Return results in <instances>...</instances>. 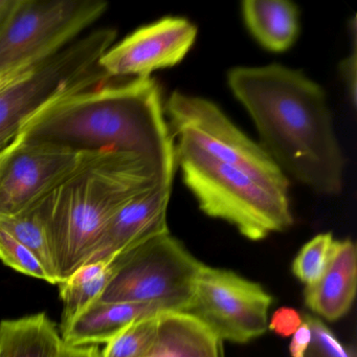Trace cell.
<instances>
[{
	"instance_id": "cell-3",
	"label": "cell",
	"mask_w": 357,
	"mask_h": 357,
	"mask_svg": "<svg viewBox=\"0 0 357 357\" xmlns=\"http://www.w3.org/2000/svg\"><path fill=\"white\" fill-rule=\"evenodd\" d=\"M158 183L173 181L165 179L155 165L144 156L104 152L37 204L59 283L89 262L116 212Z\"/></svg>"
},
{
	"instance_id": "cell-16",
	"label": "cell",
	"mask_w": 357,
	"mask_h": 357,
	"mask_svg": "<svg viewBox=\"0 0 357 357\" xmlns=\"http://www.w3.org/2000/svg\"><path fill=\"white\" fill-rule=\"evenodd\" d=\"M242 15L250 34L273 53L288 51L300 33V14L287 0H245Z\"/></svg>"
},
{
	"instance_id": "cell-25",
	"label": "cell",
	"mask_w": 357,
	"mask_h": 357,
	"mask_svg": "<svg viewBox=\"0 0 357 357\" xmlns=\"http://www.w3.org/2000/svg\"><path fill=\"white\" fill-rule=\"evenodd\" d=\"M340 74L342 76L344 84L347 86V91L349 93V99L352 103L353 108L356 107V83H357V56L356 45H353L352 54L344 58L340 62Z\"/></svg>"
},
{
	"instance_id": "cell-14",
	"label": "cell",
	"mask_w": 357,
	"mask_h": 357,
	"mask_svg": "<svg viewBox=\"0 0 357 357\" xmlns=\"http://www.w3.org/2000/svg\"><path fill=\"white\" fill-rule=\"evenodd\" d=\"M148 303H105L97 301L62 330V340L70 346L107 344L133 321L164 313Z\"/></svg>"
},
{
	"instance_id": "cell-19",
	"label": "cell",
	"mask_w": 357,
	"mask_h": 357,
	"mask_svg": "<svg viewBox=\"0 0 357 357\" xmlns=\"http://www.w3.org/2000/svg\"><path fill=\"white\" fill-rule=\"evenodd\" d=\"M0 229L13 236L38 258L49 275L50 283H59L49 236L37 206L16 216L0 218Z\"/></svg>"
},
{
	"instance_id": "cell-28",
	"label": "cell",
	"mask_w": 357,
	"mask_h": 357,
	"mask_svg": "<svg viewBox=\"0 0 357 357\" xmlns=\"http://www.w3.org/2000/svg\"><path fill=\"white\" fill-rule=\"evenodd\" d=\"M18 3L20 0H0V32L11 20Z\"/></svg>"
},
{
	"instance_id": "cell-11",
	"label": "cell",
	"mask_w": 357,
	"mask_h": 357,
	"mask_svg": "<svg viewBox=\"0 0 357 357\" xmlns=\"http://www.w3.org/2000/svg\"><path fill=\"white\" fill-rule=\"evenodd\" d=\"M196 37L197 28L185 18H162L112 45L99 66L110 78H149L155 70L183 61Z\"/></svg>"
},
{
	"instance_id": "cell-12",
	"label": "cell",
	"mask_w": 357,
	"mask_h": 357,
	"mask_svg": "<svg viewBox=\"0 0 357 357\" xmlns=\"http://www.w3.org/2000/svg\"><path fill=\"white\" fill-rule=\"evenodd\" d=\"M172 188L173 183H158L127 202L106 225L86 264L112 260L150 238L168 233Z\"/></svg>"
},
{
	"instance_id": "cell-13",
	"label": "cell",
	"mask_w": 357,
	"mask_h": 357,
	"mask_svg": "<svg viewBox=\"0 0 357 357\" xmlns=\"http://www.w3.org/2000/svg\"><path fill=\"white\" fill-rule=\"evenodd\" d=\"M356 284L354 242L350 239L334 240L325 273L317 283L305 287V304L326 321H337L350 310L356 294Z\"/></svg>"
},
{
	"instance_id": "cell-24",
	"label": "cell",
	"mask_w": 357,
	"mask_h": 357,
	"mask_svg": "<svg viewBox=\"0 0 357 357\" xmlns=\"http://www.w3.org/2000/svg\"><path fill=\"white\" fill-rule=\"evenodd\" d=\"M303 323L302 314L290 307H281L271 315L268 321V329L282 337L294 335Z\"/></svg>"
},
{
	"instance_id": "cell-22",
	"label": "cell",
	"mask_w": 357,
	"mask_h": 357,
	"mask_svg": "<svg viewBox=\"0 0 357 357\" xmlns=\"http://www.w3.org/2000/svg\"><path fill=\"white\" fill-rule=\"evenodd\" d=\"M0 260L18 273L50 283L49 275L38 258L3 229H0Z\"/></svg>"
},
{
	"instance_id": "cell-8",
	"label": "cell",
	"mask_w": 357,
	"mask_h": 357,
	"mask_svg": "<svg viewBox=\"0 0 357 357\" xmlns=\"http://www.w3.org/2000/svg\"><path fill=\"white\" fill-rule=\"evenodd\" d=\"M173 137L197 148L217 162L235 167L283 193L288 177L259 144L246 137L208 100L174 91L165 103Z\"/></svg>"
},
{
	"instance_id": "cell-23",
	"label": "cell",
	"mask_w": 357,
	"mask_h": 357,
	"mask_svg": "<svg viewBox=\"0 0 357 357\" xmlns=\"http://www.w3.org/2000/svg\"><path fill=\"white\" fill-rule=\"evenodd\" d=\"M302 317L312 331V340L304 357H355L354 352L319 317L310 313H303Z\"/></svg>"
},
{
	"instance_id": "cell-21",
	"label": "cell",
	"mask_w": 357,
	"mask_h": 357,
	"mask_svg": "<svg viewBox=\"0 0 357 357\" xmlns=\"http://www.w3.org/2000/svg\"><path fill=\"white\" fill-rule=\"evenodd\" d=\"M334 238L331 233L319 234L307 242L292 263V273L306 286L321 279L331 257Z\"/></svg>"
},
{
	"instance_id": "cell-26",
	"label": "cell",
	"mask_w": 357,
	"mask_h": 357,
	"mask_svg": "<svg viewBox=\"0 0 357 357\" xmlns=\"http://www.w3.org/2000/svg\"><path fill=\"white\" fill-rule=\"evenodd\" d=\"M311 340H312V331L310 326L303 319V323L294 332L290 342L289 352L291 357H304L310 346Z\"/></svg>"
},
{
	"instance_id": "cell-7",
	"label": "cell",
	"mask_w": 357,
	"mask_h": 357,
	"mask_svg": "<svg viewBox=\"0 0 357 357\" xmlns=\"http://www.w3.org/2000/svg\"><path fill=\"white\" fill-rule=\"evenodd\" d=\"M107 8L101 0H20L0 32V89L76 40Z\"/></svg>"
},
{
	"instance_id": "cell-20",
	"label": "cell",
	"mask_w": 357,
	"mask_h": 357,
	"mask_svg": "<svg viewBox=\"0 0 357 357\" xmlns=\"http://www.w3.org/2000/svg\"><path fill=\"white\" fill-rule=\"evenodd\" d=\"M162 314V313H160ZM133 321L101 351L102 357H147L155 344L160 315Z\"/></svg>"
},
{
	"instance_id": "cell-17",
	"label": "cell",
	"mask_w": 357,
	"mask_h": 357,
	"mask_svg": "<svg viewBox=\"0 0 357 357\" xmlns=\"http://www.w3.org/2000/svg\"><path fill=\"white\" fill-rule=\"evenodd\" d=\"M60 330L45 313L0 321V357H59Z\"/></svg>"
},
{
	"instance_id": "cell-1",
	"label": "cell",
	"mask_w": 357,
	"mask_h": 357,
	"mask_svg": "<svg viewBox=\"0 0 357 357\" xmlns=\"http://www.w3.org/2000/svg\"><path fill=\"white\" fill-rule=\"evenodd\" d=\"M227 83L254 121L259 145L286 176L321 195L342 192L344 154L317 83L275 63L231 68Z\"/></svg>"
},
{
	"instance_id": "cell-27",
	"label": "cell",
	"mask_w": 357,
	"mask_h": 357,
	"mask_svg": "<svg viewBox=\"0 0 357 357\" xmlns=\"http://www.w3.org/2000/svg\"><path fill=\"white\" fill-rule=\"evenodd\" d=\"M59 357H102V355L97 344L70 346L64 344Z\"/></svg>"
},
{
	"instance_id": "cell-5",
	"label": "cell",
	"mask_w": 357,
	"mask_h": 357,
	"mask_svg": "<svg viewBox=\"0 0 357 357\" xmlns=\"http://www.w3.org/2000/svg\"><path fill=\"white\" fill-rule=\"evenodd\" d=\"M116 31L99 29L70 43L0 89V151L56 100L100 86L110 77L99 66Z\"/></svg>"
},
{
	"instance_id": "cell-9",
	"label": "cell",
	"mask_w": 357,
	"mask_h": 357,
	"mask_svg": "<svg viewBox=\"0 0 357 357\" xmlns=\"http://www.w3.org/2000/svg\"><path fill=\"white\" fill-rule=\"evenodd\" d=\"M271 304L273 296L260 284L204 264L183 313L197 319L222 342L245 344L266 333Z\"/></svg>"
},
{
	"instance_id": "cell-10",
	"label": "cell",
	"mask_w": 357,
	"mask_h": 357,
	"mask_svg": "<svg viewBox=\"0 0 357 357\" xmlns=\"http://www.w3.org/2000/svg\"><path fill=\"white\" fill-rule=\"evenodd\" d=\"M98 154L15 137L0 151V218L34 208Z\"/></svg>"
},
{
	"instance_id": "cell-4",
	"label": "cell",
	"mask_w": 357,
	"mask_h": 357,
	"mask_svg": "<svg viewBox=\"0 0 357 357\" xmlns=\"http://www.w3.org/2000/svg\"><path fill=\"white\" fill-rule=\"evenodd\" d=\"M175 162L200 210L234 225L248 239H265L294 223L287 193L217 162L185 142L175 144Z\"/></svg>"
},
{
	"instance_id": "cell-18",
	"label": "cell",
	"mask_w": 357,
	"mask_h": 357,
	"mask_svg": "<svg viewBox=\"0 0 357 357\" xmlns=\"http://www.w3.org/2000/svg\"><path fill=\"white\" fill-rule=\"evenodd\" d=\"M114 273V259L89 263L58 284L63 304L60 326L61 331L93 303L100 300Z\"/></svg>"
},
{
	"instance_id": "cell-2",
	"label": "cell",
	"mask_w": 357,
	"mask_h": 357,
	"mask_svg": "<svg viewBox=\"0 0 357 357\" xmlns=\"http://www.w3.org/2000/svg\"><path fill=\"white\" fill-rule=\"evenodd\" d=\"M16 137L83 153L137 154L174 181V137L160 85L151 77L64 96L33 116Z\"/></svg>"
},
{
	"instance_id": "cell-15",
	"label": "cell",
	"mask_w": 357,
	"mask_h": 357,
	"mask_svg": "<svg viewBox=\"0 0 357 357\" xmlns=\"http://www.w3.org/2000/svg\"><path fill=\"white\" fill-rule=\"evenodd\" d=\"M147 357L225 356L222 340L197 319L183 312H164Z\"/></svg>"
},
{
	"instance_id": "cell-6",
	"label": "cell",
	"mask_w": 357,
	"mask_h": 357,
	"mask_svg": "<svg viewBox=\"0 0 357 357\" xmlns=\"http://www.w3.org/2000/svg\"><path fill=\"white\" fill-rule=\"evenodd\" d=\"M114 273L99 301L148 303L165 312H183L202 263L170 231L114 257Z\"/></svg>"
}]
</instances>
